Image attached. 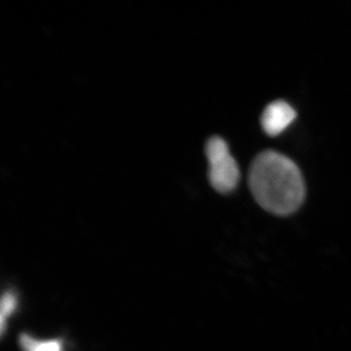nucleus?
Here are the masks:
<instances>
[{
	"label": "nucleus",
	"instance_id": "obj_1",
	"mask_svg": "<svg viewBox=\"0 0 351 351\" xmlns=\"http://www.w3.org/2000/svg\"><path fill=\"white\" fill-rule=\"evenodd\" d=\"M248 182L258 204L277 216L295 213L306 197V186L299 167L276 152H263L254 159Z\"/></svg>",
	"mask_w": 351,
	"mask_h": 351
},
{
	"label": "nucleus",
	"instance_id": "obj_2",
	"mask_svg": "<svg viewBox=\"0 0 351 351\" xmlns=\"http://www.w3.org/2000/svg\"><path fill=\"white\" fill-rule=\"evenodd\" d=\"M210 184L221 193H230L239 184L240 171L223 138L213 137L205 145Z\"/></svg>",
	"mask_w": 351,
	"mask_h": 351
},
{
	"label": "nucleus",
	"instance_id": "obj_3",
	"mask_svg": "<svg viewBox=\"0 0 351 351\" xmlns=\"http://www.w3.org/2000/svg\"><path fill=\"white\" fill-rule=\"evenodd\" d=\"M297 113L285 101H276L263 110L261 123L267 135L276 137L285 131L295 119Z\"/></svg>",
	"mask_w": 351,
	"mask_h": 351
},
{
	"label": "nucleus",
	"instance_id": "obj_4",
	"mask_svg": "<svg viewBox=\"0 0 351 351\" xmlns=\"http://www.w3.org/2000/svg\"><path fill=\"white\" fill-rule=\"evenodd\" d=\"M21 346L24 351H63L61 341L57 339L38 341L27 335L21 338Z\"/></svg>",
	"mask_w": 351,
	"mask_h": 351
},
{
	"label": "nucleus",
	"instance_id": "obj_5",
	"mask_svg": "<svg viewBox=\"0 0 351 351\" xmlns=\"http://www.w3.org/2000/svg\"><path fill=\"white\" fill-rule=\"evenodd\" d=\"M17 306V300L12 293H6L1 300V311H0V323H1V331L5 329L6 320L15 311Z\"/></svg>",
	"mask_w": 351,
	"mask_h": 351
}]
</instances>
